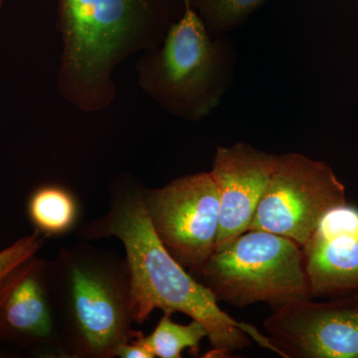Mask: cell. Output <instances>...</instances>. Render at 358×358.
<instances>
[{
	"mask_svg": "<svg viewBox=\"0 0 358 358\" xmlns=\"http://www.w3.org/2000/svg\"><path fill=\"white\" fill-rule=\"evenodd\" d=\"M264 322L284 358H358V289L275 308Z\"/></svg>",
	"mask_w": 358,
	"mask_h": 358,
	"instance_id": "cell-8",
	"label": "cell"
},
{
	"mask_svg": "<svg viewBox=\"0 0 358 358\" xmlns=\"http://www.w3.org/2000/svg\"><path fill=\"white\" fill-rule=\"evenodd\" d=\"M58 30L59 92L87 113L109 108L117 67L164 36L150 0H59Z\"/></svg>",
	"mask_w": 358,
	"mask_h": 358,
	"instance_id": "cell-2",
	"label": "cell"
},
{
	"mask_svg": "<svg viewBox=\"0 0 358 358\" xmlns=\"http://www.w3.org/2000/svg\"><path fill=\"white\" fill-rule=\"evenodd\" d=\"M143 190V186L131 174L117 176L109 186L107 212L84 224L78 232L85 242L110 237L122 242L136 324H143L155 310L171 315L182 313L206 327L212 350L205 357H229L233 352L251 345V339L281 355L268 336L224 312L210 289L169 253L150 222Z\"/></svg>",
	"mask_w": 358,
	"mask_h": 358,
	"instance_id": "cell-1",
	"label": "cell"
},
{
	"mask_svg": "<svg viewBox=\"0 0 358 358\" xmlns=\"http://www.w3.org/2000/svg\"><path fill=\"white\" fill-rule=\"evenodd\" d=\"M345 203V186L326 162L300 154L278 155L248 230L281 235L303 248L322 216Z\"/></svg>",
	"mask_w": 358,
	"mask_h": 358,
	"instance_id": "cell-6",
	"label": "cell"
},
{
	"mask_svg": "<svg viewBox=\"0 0 358 358\" xmlns=\"http://www.w3.org/2000/svg\"><path fill=\"white\" fill-rule=\"evenodd\" d=\"M79 200L57 183L39 186L30 194L27 214L34 231L43 238L64 236L79 222Z\"/></svg>",
	"mask_w": 358,
	"mask_h": 358,
	"instance_id": "cell-12",
	"label": "cell"
},
{
	"mask_svg": "<svg viewBox=\"0 0 358 358\" xmlns=\"http://www.w3.org/2000/svg\"><path fill=\"white\" fill-rule=\"evenodd\" d=\"M310 294L334 298L358 289V207L338 205L303 247Z\"/></svg>",
	"mask_w": 358,
	"mask_h": 358,
	"instance_id": "cell-11",
	"label": "cell"
},
{
	"mask_svg": "<svg viewBox=\"0 0 358 358\" xmlns=\"http://www.w3.org/2000/svg\"><path fill=\"white\" fill-rule=\"evenodd\" d=\"M277 160L246 143L217 148L210 171L220 202L215 250L248 231Z\"/></svg>",
	"mask_w": 358,
	"mask_h": 358,
	"instance_id": "cell-10",
	"label": "cell"
},
{
	"mask_svg": "<svg viewBox=\"0 0 358 358\" xmlns=\"http://www.w3.org/2000/svg\"><path fill=\"white\" fill-rule=\"evenodd\" d=\"M6 357V353L2 352V350H0V357Z\"/></svg>",
	"mask_w": 358,
	"mask_h": 358,
	"instance_id": "cell-17",
	"label": "cell"
},
{
	"mask_svg": "<svg viewBox=\"0 0 358 358\" xmlns=\"http://www.w3.org/2000/svg\"><path fill=\"white\" fill-rule=\"evenodd\" d=\"M208 338L206 327L199 320L189 324H179L164 313L150 336H143V341L155 357L181 358L183 350H188L196 357L200 343Z\"/></svg>",
	"mask_w": 358,
	"mask_h": 358,
	"instance_id": "cell-13",
	"label": "cell"
},
{
	"mask_svg": "<svg viewBox=\"0 0 358 358\" xmlns=\"http://www.w3.org/2000/svg\"><path fill=\"white\" fill-rule=\"evenodd\" d=\"M143 336H145V334L141 336L140 338L134 339V341L120 346L119 350H117L115 357L155 358L154 353L143 341Z\"/></svg>",
	"mask_w": 358,
	"mask_h": 358,
	"instance_id": "cell-16",
	"label": "cell"
},
{
	"mask_svg": "<svg viewBox=\"0 0 358 358\" xmlns=\"http://www.w3.org/2000/svg\"><path fill=\"white\" fill-rule=\"evenodd\" d=\"M143 201L162 244L192 275L215 251L220 202L210 171L174 179L164 187H143Z\"/></svg>",
	"mask_w": 358,
	"mask_h": 358,
	"instance_id": "cell-7",
	"label": "cell"
},
{
	"mask_svg": "<svg viewBox=\"0 0 358 358\" xmlns=\"http://www.w3.org/2000/svg\"><path fill=\"white\" fill-rule=\"evenodd\" d=\"M4 0H0V7L2 6V4H3Z\"/></svg>",
	"mask_w": 358,
	"mask_h": 358,
	"instance_id": "cell-18",
	"label": "cell"
},
{
	"mask_svg": "<svg viewBox=\"0 0 358 358\" xmlns=\"http://www.w3.org/2000/svg\"><path fill=\"white\" fill-rule=\"evenodd\" d=\"M45 238L38 233L20 238L10 246L0 251V282L21 263L37 255Z\"/></svg>",
	"mask_w": 358,
	"mask_h": 358,
	"instance_id": "cell-15",
	"label": "cell"
},
{
	"mask_svg": "<svg viewBox=\"0 0 358 358\" xmlns=\"http://www.w3.org/2000/svg\"><path fill=\"white\" fill-rule=\"evenodd\" d=\"M0 339L39 357L69 358L54 303L50 261L32 256L0 282Z\"/></svg>",
	"mask_w": 358,
	"mask_h": 358,
	"instance_id": "cell-9",
	"label": "cell"
},
{
	"mask_svg": "<svg viewBox=\"0 0 358 358\" xmlns=\"http://www.w3.org/2000/svg\"><path fill=\"white\" fill-rule=\"evenodd\" d=\"M266 0H197L205 20L218 29H225L246 17Z\"/></svg>",
	"mask_w": 358,
	"mask_h": 358,
	"instance_id": "cell-14",
	"label": "cell"
},
{
	"mask_svg": "<svg viewBox=\"0 0 358 358\" xmlns=\"http://www.w3.org/2000/svg\"><path fill=\"white\" fill-rule=\"evenodd\" d=\"M136 71L141 89L174 114L197 119L208 110L217 50L188 0L160 46L145 51Z\"/></svg>",
	"mask_w": 358,
	"mask_h": 358,
	"instance_id": "cell-5",
	"label": "cell"
},
{
	"mask_svg": "<svg viewBox=\"0 0 358 358\" xmlns=\"http://www.w3.org/2000/svg\"><path fill=\"white\" fill-rule=\"evenodd\" d=\"M51 262L61 336L69 358H113L143 336L136 324L126 259L89 243L59 250Z\"/></svg>",
	"mask_w": 358,
	"mask_h": 358,
	"instance_id": "cell-3",
	"label": "cell"
},
{
	"mask_svg": "<svg viewBox=\"0 0 358 358\" xmlns=\"http://www.w3.org/2000/svg\"><path fill=\"white\" fill-rule=\"evenodd\" d=\"M193 277L236 308L267 303L275 310L313 298L300 245L267 231H246L216 249Z\"/></svg>",
	"mask_w": 358,
	"mask_h": 358,
	"instance_id": "cell-4",
	"label": "cell"
}]
</instances>
